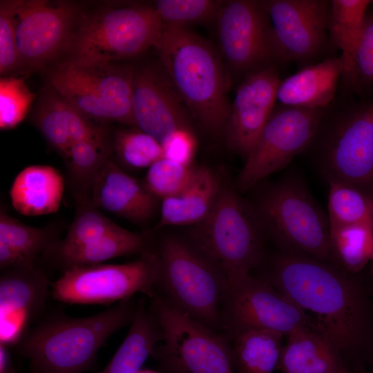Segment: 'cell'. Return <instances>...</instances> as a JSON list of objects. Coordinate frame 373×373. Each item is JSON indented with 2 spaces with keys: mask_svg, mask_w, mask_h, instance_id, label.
<instances>
[{
  "mask_svg": "<svg viewBox=\"0 0 373 373\" xmlns=\"http://www.w3.org/2000/svg\"><path fill=\"white\" fill-rule=\"evenodd\" d=\"M347 273L329 262L282 251L258 278L303 310L313 328L341 353L359 347L367 333L364 294Z\"/></svg>",
  "mask_w": 373,
  "mask_h": 373,
  "instance_id": "6da1fadb",
  "label": "cell"
},
{
  "mask_svg": "<svg viewBox=\"0 0 373 373\" xmlns=\"http://www.w3.org/2000/svg\"><path fill=\"white\" fill-rule=\"evenodd\" d=\"M136 303L131 298L84 318L59 308L46 312L15 347L28 360L31 373H82L106 340L131 323Z\"/></svg>",
  "mask_w": 373,
  "mask_h": 373,
  "instance_id": "7a4b0ae2",
  "label": "cell"
},
{
  "mask_svg": "<svg viewBox=\"0 0 373 373\" xmlns=\"http://www.w3.org/2000/svg\"><path fill=\"white\" fill-rule=\"evenodd\" d=\"M155 48L191 115L211 135H224L230 81L216 50L184 27L165 25Z\"/></svg>",
  "mask_w": 373,
  "mask_h": 373,
  "instance_id": "3957f363",
  "label": "cell"
},
{
  "mask_svg": "<svg viewBox=\"0 0 373 373\" xmlns=\"http://www.w3.org/2000/svg\"><path fill=\"white\" fill-rule=\"evenodd\" d=\"M155 292L193 320L224 334L222 307L229 287L224 271L186 236H163L155 240Z\"/></svg>",
  "mask_w": 373,
  "mask_h": 373,
  "instance_id": "277c9868",
  "label": "cell"
},
{
  "mask_svg": "<svg viewBox=\"0 0 373 373\" xmlns=\"http://www.w3.org/2000/svg\"><path fill=\"white\" fill-rule=\"evenodd\" d=\"M252 206L266 238L282 251L332 262L327 214L298 175L287 174L272 183Z\"/></svg>",
  "mask_w": 373,
  "mask_h": 373,
  "instance_id": "5b68a950",
  "label": "cell"
},
{
  "mask_svg": "<svg viewBox=\"0 0 373 373\" xmlns=\"http://www.w3.org/2000/svg\"><path fill=\"white\" fill-rule=\"evenodd\" d=\"M227 276L229 282L251 274L263 258L266 239L252 206L222 184L208 216L186 236Z\"/></svg>",
  "mask_w": 373,
  "mask_h": 373,
  "instance_id": "8992f818",
  "label": "cell"
},
{
  "mask_svg": "<svg viewBox=\"0 0 373 373\" xmlns=\"http://www.w3.org/2000/svg\"><path fill=\"white\" fill-rule=\"evenodd\" d=\"M164 26L153 6H106L79 15L63 51L67 59L115 62L155 47Z\"/></svg>",
  "mask_w": 373,
  "mask_h": 373,
  "instance_id": "52a82bcc",
  "label": "cell"
},
{
  "mask_svg": "<svg viewBox=\"0 0 373 373\" xmlns=\"http://www.w3.org/2000/svg\"><path fill=\"white\" fill-rule=\"evenodd\" d=\"M135 70L115 62L66 59L49 75L52 88L90 119L135 126L133 111Z\"/></svg>",
  "mask_w": 373,
  "mask_h": 373,
  "instance_id": "ba28073f",
  "label": "cell"
},
{
  "mask_svg": "<svg viewBox=\"0 0 373 373\" xmlns=\"http://www.w3.org/2000/svg\"><path fill=\"white\" fill-rule=\"evenodd\" d=\"M147 298L163 332L152 356L164 373H236L226 335L178 311L155 291Z\"/></svg>",
  "mask_w": 373,
  "mask_h": 373,
  "instance_id": "9c48e42d",
  "label": "cell"
},
{
  "mask_svg": "<svg viewBox=\"0 0 373 373\" xmlns=\"http://www.w3.org/2000/svg\"><path fill=\"white\" fill-rule=\"evenodd\" d=\"M159 262L154 249L124 264H95L70 269L51 283L50 296L68 304H111L155 291Z\"/></svg>",
  "mask_w": 373,
  "mask_h": 373,
  "instance_id": "30bf717a",
  "label": "cell"
},
{
  "mask_svg": "<svg viewBox=\"0 0 373 373\" xmlns=\"http://www.w3.org/2000/svg\"><path fill=\"white\" fill-rule=\"evenodd\" d=\"M317 164L328 183L366 190L373 180V102L345 111L329 124Z\"/></svg>",
  "mask_w": 373,
  "mask_h": 373,
  "instance_id": "8fae6325",
  "label": "cell"
},
{
  "mask_svg": "<svg viewBox=\"0 0 373 373\" xmlns=\"http://www.w3.org/2000/svg\"><path fill=\"white\" fill-rule=\"evenodd\" d=\"M323 109L281 105L274 108L254 148L246 159L236 187L254 189L264 179L286 167L314 140Z\"/></svg>",
  "mask_w": 373,
  "mask_h": 373,
  "instance_id": "7c38bea8",
  "label": "cell"
},
{
  "mask_svg": "<svg viewBox=\"0 0 373 373\" xmlns=\"http://www.w3.org/2000/svg\"><path fill=\"white\" fill-rule=\"evenodd\" d=\"M222 321L223 333L229 339L249 329H267L287 336L312 327L303 310L271 285L251 274L229 282Z\"/></svg>",
  "mask_w": 373,
  "mask_h": 373,
  "instance_id": "4fadbf2b",
  "label": "cell"
},
{
  "mask_svg": "<svg viewBox=\"0 0 373 373\" xmlns=\"http://www.w3.org/2000/svg\"><path fill=\"white\" fill-rule=\"evenodd\" d=\"M12 21L21 68L41 67L64 47L80 15L70 1L12 0Z\"/></svg>",
  "mask_w": 373,
  "mask_h": 373,
  "instance_id": "5bb4252c",
  "label": "cell"
},
{
  "mask_svg": "<svg viewBox=\"0 0 373 373\" xmlns=\"http://www.w3.org/2000/svg\"><path fill=\"white\" fill-rule=\"evenodd\" d=\"M216 18L222 55L233 70L250 73L278 59L271 26L260 1H223Z\"/></svg>",
  "mask_w": 373,
  "mask_h": 373,
  "instance_id": "9a60e30c",
  "label": "cell"
},
{
  "mask_svg": "<svg viewBox=\"0 0 373 373\" xmlns=\"http://www.w3.org/2000/svg\"><path fill=\"white\" fill-rule=\"evenodd\" d=\"M272 30L278 59L303 61L323 48L329 3L321 0L260 1Z\"/></svg>",
  "mask_w": 373,
  "mask_h": 373,
  "instance_id": "2e32d148",
  "label": "cell"
},
{
  "mask_svg": "<svg viewBox=\"0 0 373 373\" xmlns=\"http://www.w3.org/2000/svg\"><path fill=\"white\" fill-rule=\"evenodd\" d=\"M52 282L36 264L0 274V344L16 346L47 312Z\"/></svg>",
  "mask_w": 373,
  "mask_h": 373,
  "instance_id": "e0dca14e",
  "label": "cell"
},
{
  "mask_svg": "<svg viewBox=\"0 0 373 373\" xmlns=\"http://www.w3.org/2000/svg\"><path fill=\"white\" fill-rule=\"evenodd\" d=\"M133 111L135 126L160 144L175 131H193L191 114L162 67L135 70Z\"/></svg>",
  "mask_w": 373,
  "mask_h": 373,
  "instance_id": "ac0fdd59",
  "label": "cell"
},
{
  "mask_svg": "<svg viewBox=\"0 0 373 373\" xmlns=\"http://www.w3.org/2000/svg\"><path fill=\"white\" fill-rule=\"evenodd\" d=\"M280 82L269 66L249 73L237 90L224 135L228 146L245 159L275 108Z\"/></svg>",
  "mask_w": 373,
  "mask_h": 373,
  "instance_id": "d6986e66",
  "label": "cell"
},
{
  "mask_svg": "<svg viewBox=\"0 0 373 373\" xmlns=\"http://www.w3.org/2000/svg\"><path fill=\"white\" fill-rule=\"evenodd\" d=\"M99 209L136 224L149 222L158 208V198L137 179L108 160L98 175L91 193Z\"/></svg>",
  "mask_w": 373,
  "mask_h": 373,
  "instance_id": "ffe728a7",
  "label": "cell"
},
{
  "mask_svg": "<svg viewBox=\"0 0 373 373\" xmlns=\"http://www.w3.org/2000/svg\"><path fill=\"white\" fill-rule=\"evenodd\" d=\"M33 122L61 157L77 142L109 131L106 124L87 117L51 87L40 98Z\"/></svg>",
  "mask_w": 373,
  "mask_h": 373,
  "instance_id": "44dd1931",
  "label": "cell"
},
{
  "mask_svg": "<svg viewBox=\"0 0 373 373\" xmlns=\"http://www.w3.org/2000/svg\"><path fill=\"white\" fill-rule=\"evenodd\" d=\"M149 233L122 227L86 245L64 251H46L44 256L55 268L64 271L80 266L99 264L116 257L142 255L154 249Z\"/></svg>",
  "mask_w": 373,
  "mask_h": 373,
  "instance_id": "7402d4cb",
  "label": "cell"
},
{
  "mask_svg": "<svg viewBox=\"0 0 373 373\" xmlns=\"http://www.w3.org/2000/svg\"><path fill=\"white\" fill-rule=\"evenodd\" d=\"M222 184L211 169L194 167L193 175L184 189L162 200L160 220L155 229L201 222L212 209Z\"/></svg>",
  "mask_w": 373,
  "mask_h": 373,
  "instance_id": "603a6c76",
  "label": "cell"
},
{
  "mask_svg": "<svg viewBox=\"0 0 373 373\" xmlns=\"http://www.w3.org/2000/svg\"><path fill=\"white\" fill-rule=\"evenodd\" d=\"M343 69L341 57L304 68L280 82L277 99L285 106L323 109L334 97Z\"/></svg>",
  "mask_w": 373,
  "mask_h": 373,
  "instance_id": "cb8c5ba5",
  "label": "cell"
},
{
  "mask_svg": "<svg viewBox=\"0 0 373 373\" xmlns=\"http://www.w3.org/2000/svg\"><path fill=\"white\" fill-rule=\"evenodd\" d=\"M64 192V180L59 170L49 165H32L15 177L10 198L13 208L23 216L56 212Z\"/></svg>",
  "mask_w": 373,
  "mask_h": 373,
  "instance_id": "d4e9b609",
  "label": "cell"
},
{
  "mask_svg": "<svg viewBox=\"0 0 373 373\" xmlns=\"http://www.w3.org/2000/svg\"><path fill=\"white\" fill-rule=\"evenodd\" d=\"M286 336L277 367L282 373H347L340 353L312 327Z\"/></svg>",
  "mask_w": 373,
  "mask_h": 373,
  "instance_id": "484cf974",
  "label": "cell"
},
{
  "mask_svg": "<svg viewBox=\"0 0 373 373\" xmlns=\"http://www.w3.org/2000/svg\"><path fill=\"white\" fill-rule=\"evenodd\" d=\"M137 300L128 332L106 366L99 373H137L163 339L160 323L146 303Z\"/></svg>",
  "mask_w": 373,
  "mask_h": 373,
  "instance_id": "4316f807",
  "label": "cell"
},
{
  "mask_svg": "<svg viewBox=\"0 0 373 373\" xmlns=\"http://www.w3.org/2000/svg\"><path fill=\"white\" fill-rule=\"evenodd\" d=\"M113 153V135L108 131L77 142L61 157L74 200L91 198L95 182Z\"/></svg>",
  "mask_w": 373,
  "mask_h": 373,
  "instance_id": "83f0119b",
  "label": "cell"
},
{
  "mask_svg": "<svg viewBox=\"0 0 373 373\" xmlns=\"http://www.w3.org/2000/svg\"><path fill=\"white\" fill-rule=\"evenodd\" d=\"M283 336L267 329L233 336L230 340L236 373H273L279 363Z\"/></svg>",
  "mask_w": 373,
  "mask_h": 373,
  "instance_id": "f1b7e54d",
  "label": "cell"
},
{
  "mask_svg": "<svg viewBox=\"0 0 373 373\" xmlns=\"http://www.w3.org/2000/svg\"><path fill=\"white\" fill-rule=\"evenodd\" d=\"M332 261L348 273H356L373 258V229L363 224L329 226Z\"/></svg>",
  "mask_w": 373,
  "mask_h": 373,
  "instance_id": "f546056e",
  "label": "cell"
},
{
  "mask_svg": "<svg viewBox=\"0 0 373 373\" xmlns=\"http://www.w3.org/2000/svg\"><path fill=\"white\" fill-rule=\"evenodd\" d=\"M368 0H333L329 6L327 30L342 51L343 68L350 61L363 30Z\"/></svg>",
  "mask_w": 373,
  "mask_h": 373,
  "instance_id": "4dcf8cb0",
  "label": "cell"
},
{
  "mask_svg": "<svg viewBox=\"0 0 373 373\" xmlns=\"http://www.w3.org/2000/svg\"><path fill=\"white\" fill-rule=\"evenodd\" d=\"M59 240L52 227H35L10 216L5 207L0 210V242L18 252L26 260L35 263L37 256L44 254Z\"/></svg>",
  "mask_w": 373,
  "mask_h": 373,
  "instance_id": "1f68e13d",
  "label": "cell"
},
{
  "mask_svg": "<svg viewBox=\"0 0 373 373\" xmlns=\"http://www.w3.org/2000/svg\"><path fill=\"white\" fill-rule=\"evenodd\" d=\"M329 226L363 224L373 229V200L363 190L337 182L328 183Z\"/></svg>",
  "mask_w": 373,
  "mask_h": 373,
  "instance_id": "d6a6232c",
  "label": "cell"
},
{
  "mask_svg": "<svg viewBox=\"0 0 373 373\" xmlns=\"http://www.w3.org/2000/svg\"><path fill=\"white\" fill-rule=\"evenodd\" d=\"M74 202L75 217L66 237L46 251L74 249L96 240L120 227L102 214L91 198L76 199Z\"/></svg>",
  "mask_w": 373,
  "mask_h": 373,
  "instance_id": "836d02e7",
  "label": "cell"
},
{
  "mask_svg": "<svg viewBox=\"0 0 373 373\" xmlns=\"http://www.w3.org/2000/svg\"><path fill=\"white\" fill-rule=\"evenodd\" d=\"M113 148L118 163L133 169L149 168L163 157L160 142L140 129L115 131Z\"/></svg>",
  "mask_w": 373,
  "mask_h": 373,
  "instance_id": "e575fe53",
  "label": "cell"
},
{
  "mask_svg": "<svg viewBox=\"0 0 373 373\" xmlns=\"http://www.w3.org/2000/svg\"><path fill=\"white\" fill-rule=\"evenodd\" d=\"M222 3L212 0H159L153 7L164 25L186 28L187 24L216 17Z\"/></svg>",
  "mask_w": 373,
  "mask_h": 373,
  "instance_id": "d590c367",
  "label": "cell"
},
{
  "mask_svg": "<svg viewBox=\"0 0 373 373\" xmlns=\"http://www.w3.org/2000/svg\"><path fill=\"white\" fill-rule=\"evenodd\" d=\"M194 167L162 157L148 168L144 182L146 189L158 199L179 193L189 182Z\"/></svg>",
  "mask_w": 373,
  "mask_h": 373,
  "instance_id": "8d00e7d4",
  "label": "cell"
},
{
  "mask_svg": "<svg viewBox=\"0 0 373 373\" xmlns=\"http://www.w3.org/2000/svg\"><path fill=\"white\" fill-rule=\"evenodd\" d=\"M36 97L23 78L3 77L0 80V128L8 130L19 125Z\"/></svg>",
  "mask_w": 373,
  "mask_h": 373,
  "instance_id": "74e56055",
  "label": "cell"
},
{
  "mask_svg": "<svg viewBox=\"0 0 373 373\" xmlns=\"http://www.w3.org/2000/svg\"><path fill=\"white\" fill-rule=\"evenodd\" d=\"M341 77L353 90L373 84V17L366 16L360 40Z\"/></svg>",
  "mask_w": 373,
  "mask_h": 373,
  "instance_id": "f35d334b",
  "label": "cell"
},
{
  "mask_svg": "<svg viewBox=\"0 0 373 373\" xmlns=\"http://www.w3.org/2000/svg\"><path fill=\"white\" fill-rule=\"evenodd\" d=\"M21 68L12 21L11 1L0 3V73L6 75Z\"/></svg>",
  "mask_w": 373,
  "mask_h": 373,
  "instance_id": "ab89813d",
  "label": "cell"
},
{
  "mask_svg": "<svg viewBox=\"0 0 373 373\" xmlns=\"http://www.w3.org/2000/svg\"><path fill=\"white\" fill-rule=\"evenodd\" d=\"M163 157L191 166L196 140L193 131L180 130L169 135L162 144Z\"/></svg>",
  "mask_w": 373,
  "mask_h": 373,
  "instance_id": "60d3db41",
  "label": "cell"
},
{
  "mask_svg": "<svg viewBox=\"0 0 373 373\" xmlns=\"http://www.w3.org/2000/svg\"><path fill=\"white\" fill-rule=\"evenodd\" d=\"M5 243L0 242V270L35 265Z\"/></svg>",
  "mask_w": 373,
  "mask_h": 373,
  "instance_id": "b9f144b4",
  "label": "cell"
},
{
  "mask_svg": "<svg viewBox=\"0 0 373 373\" xmlns=\"http://www.w3.org/2000/svg\"><path fill=\"white\" fill-rule=\"evenodd\" d=\"M0 373H14L9 347L0 344Z\"/></svg>",
  "mask_w": 373,
  "mask_h": 373,
  "instance_id": "7bdbcfd3",
  "label": "cell"
},
{
  "mask_svg": "<svg viewBox=\"0 0 373 373\" xmlns=\"http://www.w3.org/2000/svg\"><path fill=\"white\" fill-rule=\"evenodd\" d=\"M373 200V180L365 191Z\"/></svg>",
  "mask_w": 373,
  "mask_h": 373,
  "instance_id": "ee69618b",
  "label": "cell"
},
{
  "mask_svg": "<svg viewBox=\"0 0 373 373\" xmlns=\"http://www.w3.org/2000/svg\"><path fill=\"white\" fill-rule=\"evenodd\" d=\"M137 373H164V372H157V371L147 369V370H141Z\"/></svg>",
  "mask_w": 373,
  "mask_h": 373,
  "instance_id": "f6af8a7d",
  "label": "cell"
},
{
  "mask_svg": "<svg viewBox=\"0 0 373 373\" xmlns=\"http://www.w3.org/2000/svg\"><path fill=\"white\" fill-rule=\"evenodd\" d=\"M371 264H372L371 265V275H372V276L373 278V258H372V259L371 260Z\"/></svg>",
  "mask_w": 373,
  "mask_h": 373,
  "instance_id": "bcb514c9",
  "label": "cell"
},
{
  "mask_svg": "<svg viewBox=\"0 0 373 373\" xmlns=\"http://www.w3.org/2000/svg\"><path fill=\"white\" fill-rule=\"evenodd\" d=\"M372 3H373V1H372Z\"/></svg>",
  "mask_w": 373,
  "mask_h": 373,
  "instance_id": "7dc6e473",
  "label": "cell"
}]
</instances>
